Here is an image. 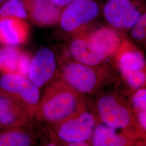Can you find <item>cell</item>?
<instances>
[{"label":"cell","instance_id":"1","mask_svg":"<svg viewBox=\"0 0 146 146\" xmlns=\"http://www.w3.org/2000/svg\"><path fill=\"white\" fill-rule=\"evenodd\" d=\"M84 96L58 78L46 89L34 117L51 125L58 124L87 108Z\"/></svg>","mask_w":146,"mask_h":146},{"label":"cell","instance_id":"2","mask_svg":"<svg viewBox=\"0 0 146 146\" xmlns=\"http://www.w3.org/2000/svg\"><path fill=\"white\" fill-rule=\"evenodd\" d=\"M59 73L68 84L84 95L96 93L114 79L107 66H89L74 60L61 61Z\"/></svg>","mask_w":146,"mask_h":146},{"label":"cell","instance_id":"3","mask_svg":"<svg viewBox=\"0 0 146 146\" xmlns=\"http://www.w3.org/2000/svg\"><path fill=\"white\" fill-rule=\"evenodd\" d=\"M94 115L98 121L111 127L133 131L144 138L136 123L130 104L116 93L102 94L96 100Z\"/></svg>","mask_w":146,"mask_h":146},{"label":"cell","instance_id":"4","mask_svg":"<svg viewBox=\"0 0 146 146\" xmlns=\"http://www.w3.org/2000/svg\"><path fill=\"white\" fill-rule=\"evenodd\" d=\"M96 124L94 113L86 108L68 119L52 125L50 136L52 144L54 146L58 143L68 145L75 142H90Z\"/></svg>","mask_w":146,"mask_h":146},{"label":"cell","instance_id":"5","mask_svg":"<svg viewBox=\"0 0 146 146\" xmlns=\"http://www.w3.org/2000/svg\"><path fill=\"white\" fill-rule=\"evenodd\" d=\"M0 95L21 104L34 116L40 100L39 88L25 76L2 73L0 76Z\"/></svg>","mask_w":146,"mask_h":146},{"label":"cell","instance_id":"6","mask_svg":"<svg viewBox=\"0 0 146 146\" xmlns=\"http://www.w3.org/2000/svg\"><path fill=\"white\" fill-rule=\"evenodd\" d=\"M99 11V5L95 0H73L62 11L60 25L68 33L82 32L96 19Z\"/></svg>","mask_w":146,"mask_h":146},{"label":"cell","instance_id":"7","mask_svg":"<svg viewBox=\"0 0 146 146\" xmlns=\"http://www.w3.org/2000/svg\"><path fill=\"white\" fill-rule=\"evenodd\" d=\"M104 18L116 30L131 29L141 15V13L131 0H108L104 7Z\"/></svg>","mask_w":146,"mask_h":146},{"label":"cell","instance_id":"8","mask_svg":"<svg viewBox=\"0 0 146 146\" xmlns=\"http://www.w3.org/2000/svg\"><path fill=\"white\" fill-rule=\"evenodd\" d=\"M58 63L52 50L48 48L39 49L31 58L28 78L38 88L52 81L58 72Z\"/></svg>","mask_w":146,"mask_h":146},{"label":"cell","instance_id":"9","mask_svg":"<svg viewBox=\"0 0 146 146\" xmlns=\"http://www.w3.org/2000/svg\"><path fill=\"white\" fill-rule=\"evenodd\" d=\"M141 136L133 131L116 128L96 120L90 146H126L135 145Z\"/></svg>","mask_w":146,"mask_h":146},{"label":"cell","instance_id":"10","mask_svg":"<svg viewBox=\"0 0 146 146\" xmlns=\"http://www.w3.org/2000/svg\"><path fill=\"white\" fill-rule=\"evenodd\" d=\"M69 51L74 60L89 66L101 65L108 58L99 46L79 35L69 44Z\"/></svg>","mask_w":146,"mask_h":146},{"label":"cell","instance_id":"11","mask_svg":"<svg viewBox=\"0 0 146 146\" xmlns=\"http://www.w3.org/2000/svg\"><path fill=\"white\" fill-rule=\"evenodd\" d=\"M30 27L26 20L0 17V44L17 47L27 41Z\"/></svg>","mask_w":146,"mask_h":146},{"label":"cell","instance_id":"12","mask_svg":"<svg viewBox=\"0 0 146 146\" xmlns=\"http://www.w3.org/2000/svg\"><path fill=\"white\" fill-rule=\"evenodd\" d=\"M31 58L17 47L0 48V73L16 74L28 78Z\"/></svg>","mask_w":146,"mask_h":146},{"label":"cell","instance_id":"13","mask_svg":"<svg viewBox=\"0 0 146 146\" xmlns=\"http://www.w3.org/2000/svg\"><path fill=\"white\" fill-rule=\"evenodd\" d=\"M29 19L35 25L49 27L59 22L62 9L49 0H25Z\"/></svg>","mask_w":146,"mask_h":146},{"label":"cell","instance_id":"14","mask_svg":"<svg viewBox=\"0 0 146 146\" xmlns=\"http://www.w3.org/2000/svg\"><path fill=\"white\" fill-rule=\"evenodd\" d=\"M34 117L21 104L0 95V127L2 128L23 125Z\"/></svg>","mask_w":146,"mask_h":146},{"label":"cell","instance_id":"15","mask_svg":"<svg viewBox=\"0 0 146 146\" xmlns=\"http://www.w3.org/2000/svg\"><path fill=\"white\" fill-rule=\"evenodd\" d=\"M79 36L99 46L108 58L114 56L124 40L117 30L107 27L98 28L88 33L82 32Z\"/></svg>","mask_w":146,"mask_h":146},{"label":"cell","instance_id":"16","mask_svg":"<svg viewBox=\"0 0 146 146\" xmlns=\"http://www.w3.org/2000/svg\"><path fill=\"white\" fill-rule=\"evenodd\" d=\"M114 57L121 74L146 69L143 52L128 40H123Z\"/></svg>","mask_w":146,"mask_h":146},{"label":"cell","instance_id":"17","mask_svg":"<svg viewBox=\"0 0 146 146\" xmlns=\"http://www.w3.org/2000/svg\"><path fill=\"white\" fill-rule=\"evenodd\" d=\"M36 134L27 125L3 128L0 131V146H29L34 145Z\"/></svg>","mask_w":146,"mask_h":146},{"label":"cell","instance_id":"18","mask_svg":"<svg viewBox=\"0 0 146 146\" xmlns=\"http://www.w3.org/2000/svg\"><path fill=\"white\" fill-rule=\"evenodd\" d=\"M131 109L136 123L146 133V89L145 87L136 89L131 98Z\"/></svg>","mask_w":146,"mask_h":146},{"label":"cell","instance_id":"19","mask_svg":"<svg viewBox=\"0 0 146 146\" xmlns=\"http://www.w3.org/2000/svg\"><path fill=\"white\" fill-rule=\"evenodd\" d=\"M0 17L29 19L25 0H5L0 6Z\"/></svg>","mask_w":146,"mask_h":146},{"label":"cell","instance_id":"20","mask_svg":"<svg viewBox=\"0 0 146 146\" xmlns=\"http://www.w3.org/2000/svg\"><path fill=\"white\" fill-rule=\"evenodd\" d=\"M122 78L131 89L136 90L145 87L146 81V69L121 74Z\"/></svg>","mask_w":146,"mask_h":146},{"label":"cell","instance_id":"21","mask_svg":"<svg viewBox=\"0 0 146 146\" xmlns=\"http://www.w3.org/2000/svg\"><path fill=\"white\" fill-rule=\"evenodd\" d=\"M146 14H141L135 24L131 28V36L136 41L143 43L146 36Z\"/></svg>","mask_w":146,"mask_h":146},{"label":"cell","instance_id":"22","mask_svg":"<svg viewBox=\"0 0 146 146\" xmlns=\"http://www.w3.org/2000/svg\"><path fill=\"white\" fill-rule=\"evenodd\" d=\"M53 5L63 9L67 5L71 3L73 0H49Z\"/></svg>","mask_w":146,"mask_h":146},{"label":"cell","instance_id":"23","mask_svg":"<svg viewBox=\"0 0 146 146\" xmlns=\"http://www.w3.org/2000/svg\"><path fill=\"white\" fill-rule=\"evenodd\" d=\"M68 146H90V143L86 142V141H80V142H75L70 143L68 145Z\"/></svg>","mask_w":146,"mask_h":146},{"label":"cell","instance_id":"24","mask_svg":"<svg viewBox=\"0 0 146 146\" xmlns=\"http://www.w3.org/2000/svg\"><path fill=\"white\" fill-rule=\"evenodd\" d=\"M5 0H0V6L5 2Z\"/></svg>","mask_w":146,"mask_h":146}]
</instances>
